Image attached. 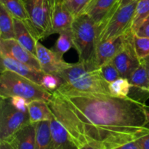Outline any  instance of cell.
Wrapping results in <instances>:
<instances>
[{"mask_svg": "<svg viewBox=\"0 0 149 149\" xmlns=\"http://www.w3.org/2000/svg\"><path fill=\"white\" fill-rule=\"evenodd\" d=\"M78 148L114 149L149 133V106L130 97L77 91L61 84L48 102Z\"/></svg>", "mask_w": 149, "mask_h": 149, "instance_id": "obj_1", "label": "cell"}, {"mask_svg": "<svg viewBox=\"0 0 149 149\" xmlns=\"http://www.w3.org/2000/svg\"><path fill=\"white\" fill-rule=\"evenodd\" d=\"M57 76L63 80L62 84L72 90L84 93L111 95L109 83L102 77L99 70L90 71L82 62L71 63Z\"/></svg>", "mask_w": 149, "mask_h": 149, "instance_id": "obj_2", "label": "cell"}, {"mask_svg": "<svg viewBox=\"0 0 149 149\" xmlns=\"http://www.w3.org/2000/svg\"><path fill=\"white\" fill-rule=\"evenodd\" d=\"M53 92L40 84L10 71H1L0 75V97L10 98L14 96L23 97L29 102L44 100L49 102Z\"/></svg>", "mask_w": 149, "mask_h": 149, "instance_id": "obj_3", "label": "cell"}, {"mask_svg": "<svg viewBox=\"0 0 149 149\" xmlns=\"http://www.w3.org/2000/svg\"><path fill=\"white\" fill-rule=\"evenodd\" d=\"M71 30L74 48L79 55V61L90 68L95 53L99 34V26L87 14L79 15L74 18Z\"/></svg>", "mask_w": 149, "mask_h": 149, "instance_id": "obj_4", "label": "cell"}, {"mask_svg": "<svg viewBox=\"0 0 149 149\" xmlns=\"http://www.w3.org/2000/svg\"><path fill=\"white\" fill-rule=\"evenodd\" d=\"M29 16L28 26L38 40L52 35V16L56 0H24Z\"/></svg>", "mask_w": 149, "mask_h": 149, "instance_id": "obj_5", "label": "cell"}, {"mask_svg": "<svg viewBox=\"0 0 149 149\" xmlns=\"http://www.w3.org/2000/svg\"><path fill=\"white\" fill-rule=\"evenodd\" d=\"M138 0L119 6L99 27L97 43L121 36L132 30V20Z\"/></svg>", "mask_w": 149, "mask_h": 149, "instance_id": "obj_6", "label": "cell"}, {"mask_svg": "<svg viewBox=\"0 0 149 149\" xmlns=\"http://www.w3.org/2000/svg\"><path fill=\"white\" fill-rule=\"evenodd\" d=\"M29 124V112L16 109L10 98L0 97V141H7Z\"/></svg>", "mask_w": 149, "mask_h": 149, "instance_id": "obj_7", "label": "cell"}, {"mask_svg": "<svg viewBox=\"0 0 149 149\" xmlns=\"http://www.w3.org/2000/svg\"><path fill=\"white\" fill-rule=\"evenodd\" d=\"M134 33L132 30L127 33L125 41L111 61L117 68L121 77L127 78L141 65V60L137 56L133 45Z\"/></svg>", "mask_w": 149, "mask_h": 149, "instance_id": "obj_8", "label": "cell"}, {"mask_svg": "<svg viewBox=\"0 0 149 149\" xmlns=\"http://www.w3.org/2000/svg\"><path fill=\"white\" fill-rule=\"evenodd\" d=\"M127 32L121 36L97 43L94 59L89 70L96 71L102 65L111 62L122 47Z\"/></svg>", "mask_w": 149, "mask_h": 149, "instance_id": "obj_9", "label": "cell"}, {"mask_svg": "<svg viewBox=\"0 0 149 149\" xmlns=\"http://www.w3.org/2000/svg\"><path fill=\"white\" fill-rule=\"evenodd\" d=\"M0 55L10 56L35 69L42 71L37 57L23 47L16 39L0 40Z\"/></svg>", "mask_w": 149, "mask_h": 149, "instance_id": "obj_10", "label": "cell"}, {"mask_svg": "<svg viewBox=\"0 0 149 149\" xmlns=\"http://www.w3.org/2000/svg\"><path fill=\"white\" fill-rule=\"evenodd\" d=\"M36 55L40 63L41 69L47 74L58 75V73L71 64L65 62L63 57L58 55L51 49L45 47L39 41L36 43Z\"/></svg>", "mask_w": 149, "mask_h": 149, "instance_id": "obj_11", "label": "cell"}, {"mask_svg": "<svg viewBox=\"0 0 149 149\" xmlns=\"http://www.w3.org/2000/svg\"><path fill=\"white\" fill-rule=\"evenodd\" d=\"M129 80L132 87L128 97L146 104V102L149 99V79L145 64L142 60L141 65L132 72Z\"/></svg>", "mask_w": 149, "mask_h": 149, "instance_id": "obj_12", "label": "cell"}, {"mask_svg": "<svg viewBox=\"0 0 149 149\" xmlns=\"http://www.w3.org/2000/svg\"><path fill=\"white\" fill-rule=\"evenodd\" d=\"M0 63H1V72L4 71H13L40 85L42 84V77L45 74V72L42 71L35 69L7 55H0Z\"/></svg>", "mask_w": 149, "mask_h": 149, "instance_id": "obj_13", "label": "cell"}, {"mask_svg": "<svg viewBox=\"0 0 149 149\" xmlns=\"http://www.w3.org/2000/svg\"><path fill=\"white\" fill-rule=\"evenodd\" d=\"M119 7V0H90L83 13L90 16L100 27Z\"/></svg>", "mask_w": 149, "mask_h": 149, "instance_id": "obj_14", "label": "cell"}, {"mask_svg": "<svg viewBox=\"0 0 149 149\" xmlns=\"http://www.w3.org/2000/svg\"><path fill=\"white\" fill-rule=\"evenodd\" d=\"M49 124L53 149H79L62 122L52 113Z\"/></svg>", "mask_w": 149, "mask_h": 149, "instance_id": "obj_15", "label": "cell"}, {"mask_svg": "<svg viewBox=\"0 0 149 149\" xmlns=\"http://www.w3.org/2000/svg\"><path fill=\"white\" fill-rule=\"evenodd\" d=\"M14 149H35L36 124H29L7 140Z\"/></svg>", "mask_w": 149, "mask_h": 149, "instance_id": "obj_16", "label": "cell"}, {"mask_svg": "<svg viewBox=\"0 0 149 149\" xmlns=\"http://www.w3.org/2000/svg\"><path fill=\"white\" fill-rule=\"evenodd\" d=\"M74 17L64 2L57 3L52 16V34L71 29Z\"/></svg>", "mask_w": 149, "mask_h": 149, "instance_id": "obj_17", "label": "cell"}, {"mask_svg": "<svg viewBox=\"0 0 149 149\" xmlns=\"http://www.w3.org/2000/svg\"><path fill=\"white\" fill-rule=\"evenodd\" d=\"M14 26L16 40L27 50L36 55V43L39 40L30 28L23 20L17 18H14Z\"/></svg>", "mask_w": 149, "mask_h": 149, "instance_id": "obj_18", "label": "cell"}, {"mask_svg": "<svg viewBox=\"0 0 149 149\" xmlns=\"http://www.w3.org/2000/svg\"><path fill=\"white\" fill-rule=\"evenodd\" d=\"M30 122L31 124H36L39 122L50 120L52 111L47 102L44 100H33L28 104Z\"/></svg>", "mask_w": 149, "mask_h": 149, "instance_id": "obj_19", "label": "cell"}, {"mask_svg": "<svg viewBox=\"0 0 149 149\" xmlns=\"http://www.w3.org/2000/svg\"><path fill=\"white\" fill-rule=\"evenodd\" d=\"M35 149H53L49 120L36 123Z\"/></svg>", "mask_w": 149, "mask_h": 149, "instance_id": "obj_20", "label": "cell"}, {"mask_svg": "<svg viewBox=\"0 0 149 149\" xmlns=\"http://www.w3.org/2000/svg\"><path fill=\"white\" fill-rule=\"evenodd\" d=\"M15 39L14 17L0 4V40Z\"/></svg>", "mask_w": 149, "mask_h": 149, "instance_id": "obj_21", "label": "cell"}, {"mask_svg": "<svg viewBox=\"0 0 149 149\" xmlns=\"http://www.w3.org/2000/svg\"><path fill=\"white\" fill-rule=\"evenodd\" d=\"M0 4L13 15L14 18L29 23V16L25 5L24 0H0Z\"/></svg>", "mask_w": 149, "mask_h": 149, "instance_id": "obj_22", "label": "cell"}, {"mask_svg": "<svg viewBox=\"0 0 149 149\" xmlns=\"http://www.w3.org/2000/svg\"><path fill=\"white\" fill-rule=\"evenodd\" d=\"M74 47V39L71 29L63 31L59 33V37L55 42L52 50L61 57H63L70 49Z\"/></svg>", "mask_w": 149, "mask_h": 149, "instance_id": "obj_23", "label": "cell"}, {"mask_svg": "<svg viewBox=\"0 0 149 149\" xmlns=\"http://www.w3.org/2000/svg\"><path fill=\"white\" fill-rule=\"evenodd\" d=\"M149 16V0H138L132 23V31L134 33Z\"/></svg>", "mask_w": 149, "mask_h": 149, "instance_id": "obj_24", "label": "cell"}, {"mask_svg": "<svg viewBox=\"0 0 149 149\" xmlns=\"http://www.w3.org/2000/svg\"><path fill=\"white\" fill-rule=\"evenodd\" d=\"M132 84L129 79L120 77L115 81L109 83V89L111 95L116 97H128Z\"/></svg>", "mask_w": 149, "mask_h": 149, "instance_id": "obj_25", "label": "cell"}, {"mask_svg": "<svg viewBox=\"0 0 149 149\" xmlns=\"http://www.w3.org/2000/svg\"><path fill=\"white\" fill-rule=\"evenodd\" d=\"M133 45L137 56L140 60H143L149 55V38L138 36L134 33Z\"/></svg>", "mask_w": 149, "mask_h": 149, "instance_id": "obj_26", "label": "cell"}, {"mask_svg": "<svg viewBox=\"0 0 149 149\" xmlns=\"http://www.w3.org/2000/svg\"><path fill=\"white\" fill-rule=\"evenodd\" d=\"M98 70L102 77L109 83L112 82L121 77L117 68L111 61L102 65Z\"/></svg>", "mask_w": 149, "mask_h": 149, "instance_id": "obj_27", "label": "cell"}, {"mask_svg": "<svg viewBox=\"0 0 149 149\" xmlns=\"http://www.w3.org/2000/svg\"><path fill=\"white\" fill-rule=\"evenodd\" d=\"M63 80L55 74L45 73L42 79L41 85L47 90L54 92L62 84Z\"/></svg>", "mask_w": 149, "mask_h": 149, "instance_id": "obj_28", "label": "cell"}, {"mask_svg": "<svg viewBox=\"0 0 149 149\" xmlns=\"http://www.w3.org/2000/svg\"><path fill=\"white\" fill-rule=\"evenodd\" d=\"M90 0H66L65 4L74 17L84 13Z\"/></svg>", "mask_w": 149, "mask_h": 149, "instance_id": "obj_29", "label": "cell"}, {"mask_svg": "<svg viewBox=\"0 0 149 149\" xmlns=\"http://www.w3.org/2000/svg\"><path fill=\"white\" fill-rule=\"evenodd\" d=\"M10 99L12 104L16 109L22 111L29 112L28 111V104H29V102L26 99L23 98V97H17V96H14V97H10Z\"/></svg>", "mask_w": 149, "mask_h": 149, "instance_id": "obj_30", "label": "cell"}, {"mask_svg": "<svg viewBox=\"0 0 149 149\" xmlns=\"http://www.w3.org/2000/svg\"><path fill=\"white\" fill-rule=\"evenodd\" d=\"M135 34L138 36L149 38V16L143 21V23L140 26L138 31L135 33Z\"/></svg>", "mask_w": 149, "mask_h": 149, "instance_id": "obj_31", "label": "cell"}, {"mask_svg": "<svg viewBox=\"0 0 149 149\" xmlns=\"http://www.w3.org/2000/svg\"><path fill=\"white\" fill-rule=\"evenodd\" d=\"M141 149H149V133L136 140Z\"/></svg>", "mask_w": 149, "mask_h": 149, "instance_id": "obj_32", "label": "cell"}, {"mask_svg": "<svg viewBox=\"0 0 149 149\" xmlns=\"http://www.w3.org/2000/svg\"><path fill=\"white\" fill-rule=\"evenodd\" d=\"M114 149H141V148H140L137 141H131V142L127 143Z\"/></svg>", "mask_w": 149, "mask_h": 149, "instance_id": "obj_33", "label": "cell"}, {"mask_svg": "<svg viewBox=\"0 0 149 149\" xmlns=\"http://www.w3.org/2000/svg\"><path fill=\"white\" fill-rule=\"evenodd\" d=\"M0 149H14L7 141H0Z\"/></svg>", "mask_w": 149, "mask_h": 149, "instance_id": "obj_34", "label": "cell"}, {"mask_svg": "<svg viewBox=\"0 0 149 149\" xmlns=\"http://www.w3.org/2000/svg\"><path fill=\"white\" fill-rule=\"evenodd\" d=\"M142 61H143L144 64H145L146 68L147 74H148V79H149V55L148 56H147L146 58H144L143 60H142Z\"/></svg>", "mask_w": 149, "mask_h": 149, "instance_id": "obj_35", "label": "cell"}, {"mask_svg": "<svg viewBox=\"0 0 149 149\" xmlns=\"http://www.w3.org/2000/svg\"><path fill=\"white\" fill-rule=\"evenodd\" d=\"M134 1L135 0H119V6H125Z\"/></svg>", "mask_w": 149, "mask_h": 149, "instance_id": "obj_36", "label": "cell"}, {"mask_svg": "<svg viewBox=\"0 0 149 149\" xmlns=\"http://www.w3.org/2000/svg\"><path fill=\"white\" fill-rule=\"evenodd\" d=\"M79 149H99V148L93 146H90V145H88V144H87V145L82 146L81 147L79 148Z\"/></svg>", "mask_w": 149, "mask_h": 149, "instance_id": "obj_37", "label": "cell"}, {"mask_svg": "<svg viewBox=\"0 0 149 149\" xmlns=\"http://www.w3.org/2000/svg\"><path fill=\"white\" fill-rule=\"evenodd\" d=\"M61 2H64L63 0H56V4L57 3H61Z\"/></svg>", "mask_w": 149, "mask_h": 149, "instance_id": "obj_38", "label": "cell"}, {"mask_svg": "<svg viewBox=\"0 0 149 149\" xmlns=\"http://www.w3.org/2000/svg\"><path fill=\"white\" fill-rule=\"evenodd\" d=\"M65 1H66V0H63V1H64V2H65Z\"/></svg>", "mask_w": 149, "mask_h": 149, "instance_id": "obj_39", "label": "cell"}]
</instances>
